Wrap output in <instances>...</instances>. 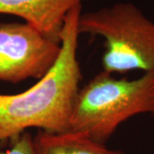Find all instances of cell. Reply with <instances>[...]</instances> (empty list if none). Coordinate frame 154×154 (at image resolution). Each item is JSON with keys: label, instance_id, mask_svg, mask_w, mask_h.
<instances>
[{"label": "cell", "instance_id": "cell-1", "mask_svg": "<svg viewBox=\"0 0 154 154\" xmlns=\"http://www.w3.org/2000/svg\"><path fill=\"white\" fill-rule=\"evenodd\" d=\"M81 14L82 5L67 14L60 33V54L45 75L21 94H0V141L13 140L30 128L54 134L70 130L82 76L77 58Z\"/></svg>", "mask_w": 154, "mask_h": 154}, {"label": "cell", "instance_id": "cell-2", "mask_svg": "<svg viewBox=\"0 0 154 154\" xmlns=\"http://www.w3.org/2000/svg\"><path fill=\"white\" fill-rule=\"evenodd\" d=\"M143 113L154 116V73L128 80L102 70L80 88L69 131L105 144L122 122Z\"/></svg>", "mask_w": 154, "mask_h": 154}, {"label": "cell", "instance_id": "cell-3", "mask_svg": "<svg viewBox=\"0 0 154 154\" xmlns=\"http://www.w3.org/2000/svg\"><path fill=\"white\" fill-rule=\"evenodd\" d=\"M78 31L105 39L104 71L154 73V22L134 5L116 3L82 13Z\"/></svg>", "mask_w": 154, "mask_h": 154}, {"label": "cell", "instance_id": "cell-4", "mask_svg": "<svg viewBox=\"0 0 154 154\" xmlns=\"http://www.w3.org/2000/svg\"><path fill=\"white\" fill-rule=\"evenodd\" d=\"M61 42L28 23L0 24V81L41 79L57 60Z\"/></svg>", "mask_w": 154, "mask_h": 154}, {"label": "cell", "instance_id": "cell-5", "mask_svg": "<svg viewBox=\"0 0 154 154\" xmlns=\"http://www.w3.org/2000/svg\"><path fill=\"white\" fill-rule=\"evenodd\" d=\"M86 0H0V14L22 18L45 35L57 41L67 14Z\"/></svg>", "mask_w": 154, "mask_h": 154}, {"label": "cell", "instance_id": "cell-6", "mask_svg": "<svg viewBox=\"0 0 154 154\" xmlns=\"http://www.w3.org/2000/svg\"><path fill=\"white\" fill-rule=\"evenodd\" d=\"M33 146L36 154H125L107 148L81 131L54 134L38 130L33 137Z\"/></svg>", "mask_w": 154, "mask_h": 154}, {"label": "cell", "instance_id": "cell-7", "mask_svg": "<svg viewBox=\"0 0 154 154\" xmlns=\"http://www.w3.org/2000/svg\"><path fill=\"white\" fill-rule=\"evenodd\" d=\"M11 148L0 152V154H36L33 146V137L28 132L22 133L14 139Z\"/></svg>", "mask_w": 154, "mask_h": 154}]
</instances>
